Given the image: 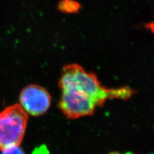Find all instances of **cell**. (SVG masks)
<instances>
[{
    "label": "cell",
    "mask_w": 154,
    "mask_h": 154,
    "mask_svg": "<svg viewBox=\"0 0 154 154\" xmlns=\"http://www.w3.org/2000/svg\"><path fill=\"white\" fill-rule=\"evenodd\" d=\"M59 107L69 119H76L92 115L97 107L89 96L74 89H62Z\"/></svg>",
    "instance_id": "3"
},
{
    "label": "cell",
    "mask_w": 154,
    "mask_h": 154,
    "mask_svg": "<svg viewBox=\"0 0 154 154\" xmlns=\"http://www.w3.org/2000/svg\"><path fill=\"white\" fill-rule=\"evenodd\" d=\"M81 9V4L75 0H60L57 5L58 11L66 14H77Z\"/></svg>",
    "instance_id": "5"
},
{
    "label": "cell",
    "mask_w": 154,
    "mask_h": 154,
    "mask_svg": "<svg viewBox=\"0 0 154 154\" xmlns=\"http://www.w3.org/2000/svg\"><path fill=\"white\" fill-rule=\"evenodd\" d=\"M144 27L150 30L154 35V19L152 21L146 23L145 25H144Z\"/></svg>",
    "instance_id": "7"
},
{
    "label": "cell",
    "mask_w": 154,
    "mask_h": 154,
    "mask_svg": "<svg viewBox=\"0 0 154 154\" xmlns=\"http://www.w3.org/2000/svg\"><path fill=\"white\" fill-rule=\"evenodd\" d=\"M1 151L2 154H25L19 145L8 146Z\"/></svg>",
    "instance_id": "6"
},
{
    "label": "cell",
    "mask_w": 154,
    "mask_h": 154,
    "mask_svg": "<svg viewBox=\"0 0 154 154\" xmlns=\"http://www.w3.org/2000/svg\"><path fill=\"white\" fill-rule=\"evenodd\" d=\"M150 154H154V153H150Z\"/></svg>",
    "instance_id": "9"
},
{
    "label": "cell",
    "mask_w": 154,
    "mask_h": 154,
    "mask_svg": "<svg viewBox=\"0 0 154 154\" xmlns=\"http://www.w3.org/2000/svg\"><path fill=\"white\" fill-rule=\"evenodd\" d=\"M109 154H121V153H118V152H111V153H110Z\"/></svg>",
    "instance_id": "8"
},
{
    "label": "cell",
    "mask_w": 154,
    "mask_h": 154,
    "mask_svg": "<svg viewBox=\"0 0 154 154\" xmlns=\"http://www.w3.org/2000/svg\"><path fill=\"white\" fill-rule=\"evenodd\" d=\"M60 89H74L92 98L97 107H102L108 99L127 100L134 94V91L128 87L116 89L102 85L97 76L87 72L81 66L71 64L64 67L59 83Z\"/></svg>",
    "instance_id": "1"
},
{
    "label": "cell",
    "mask_w": 154,
    "mask_h": 154,
    "mask_svg": "<svg viewBox=\"0 0 154 154\" xmlns=\"http://www.w3.org/2000/svg\"><path fill=\"white\" fill-rule=\"evenodd\" d=\"M19 103L26 114L38 116L44 114L49 109L51 103V96L43 87L32 84L21 91Z\"/></svg>",
    "instance_id": "4"
},
{
    "label": "cell",
    "mask_w": 154,
    "mask_h": 154,
    "mask_svg": "<svg viewBox=\"0 0 154 154\" xmlns=\"http://www.w3.org/2000/svg\"><path fill=\"white\" fill-rule=\"evenodd\" d=\"M27 122L28 115L19 104L9 106L0 112V150L20 145Z\"/></svg>",
    "instance_id": "2"
}]
</instances>
